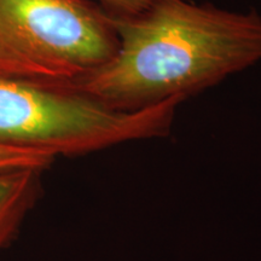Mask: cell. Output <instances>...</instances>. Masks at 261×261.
<instances>
[{
    "mask_svg": "<svg viewBox=\"0 0 261 261\" xmlns=\"http://www.w3.org/2000/svg\"><path fill=\"white\" fill-rule=\"evenodd\" d=\"M119 50L113 18L94 0H0V73L68 85Z\"/></svg>",
    "mask_w": 261,
    "mask_h": 261,
    "instance_id": "obj_3",
    "label": "cell"
},
{
    "mask_svg": "<svg viewBox=\"0 0 261 261\" xmlns=\"http://www.w3.org/2000/svg\"><path fill=\"white\" fill-rule=\"evenodd\" d=\"M40 169L0 172V252L15 240L41 195Z\"/></svg>",
    "mask_w": 261,
    "mask_h": 261,
    "instance_id": "obj_4",
    "label": "cell"
},
{
    "mask_svg": "<svg viewBox=\"0 0 261 261\" xmlns=\"http://www.w3.org/2000/svg\"><path fill=\"white\" fill-rule=\"evenodd\" d=\"M107 14L114 18L136 17L155 4L156 0H94Z\"/></svg>",
    "mask_w": 261,
    "mask_h": 261,
    "instance_id": "obj_6",
    "label": "cell"
},
{
    "mask_svg": "<svg viewBox=\"0 0 261 261\" xmlns=\"http://www.w3.org/2000/svg\"><path fill=\"white\" fill-rule=\"evenodd\" d=\"M113 18L115 57L68 86L119 112L188 98L261 61V16L187 0H156L143 15Z\"/></svg>",
    "mask_w": 261,
    "mask_h": 261,
    "instance_id": "obj_1",
    "label": "cell"
},
{
    "mask_svg": "<svg viewBox=\"0 0 261 261\" xmlns=\"http://www.w3.org/2000/svg\"><path fill=\"white\" fill-rule=\"evenodd\" d=\"M184 97L139 112L107 107L68 85L0 73V144L81 156L135 140L167 137Z\"/></svg>",
    "mask_w": 261,
    "mask_h": 261,
    "instance_id": "obj_2",
    "label": "cell"
},
{
    "mask_svg": "<svg viewBox=\"0 0 261 261\" xmlns=\"http://www.w3.org/2000/svg\"><path fill=\"white\" fill-rule=\"evenodd\" d=\"M56 158L38 150L16 148L0 144V172L16 169H40L46 171Z\"/></svg>",
    "mask_w": 261,
    "mask_h": 261,
    "instance_id": "obj_5",
    "label": "cell"
}]
</instances>
